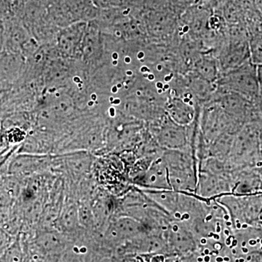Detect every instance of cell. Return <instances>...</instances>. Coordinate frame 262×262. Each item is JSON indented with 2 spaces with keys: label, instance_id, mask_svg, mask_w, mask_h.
Wrapping results in <instances>:
<instances>
[{
  "label": "cell",
  "instance_id": "9",
  "mask_svg": "<svg viewBox=\"0 0 262 262\" xmlns=\"http://www.w3.org/2000/svg\"><path fill=\"white\" fill-rule=\"evenodd\" d=\"M194 70L198 77L211 83H215L221 75L218 59L212 56L201 57L196 60Z\"/></svg>",
  "mask_w": 262,
  "mask_h": 262
},
{
  "label": "cell",
  "instance_id": "13",
  "mask_svg": "<svg viewBox=\"0 0 262 262\" xmlns=\"http://www.w3.org/2000/svg\"><path fill=\"white\" fill-rule=\"evenodd\" d=\"M103 2L110 3V4L120 5L122 4L123 0H102Z\"/></svg>",
  "mask_w": 262,
  "mask_h": 262
},
{
  "label": "cell",
  "instance_id": "11",
  "mask_svg": "<svg viewBox=\"0 0 262 262\" xmlns=\"http://www.w3.org/2000/svg\"><path fill=\"white\" fill-rule=\"evenodd\" d=\"M10 0H0V14H5L9 11Z\"/></svg>",
  "mask_w": 262,
  "mask_h": 262
},
{
  "label": "cell",
  "instance_id": "8",
  "mask_svg": "<svg viewBox=\"0 0 262 262\" xmlns=\"http://www.w3.org/2000/svg\"><path fill=\"white\" fill-rule=\"evenodd\" d=\"M147 189H172L169 183L168 168L162 154L153 160L143 178Z\"/></svg>",
  "mask_w": 262,
  "mask_h": 262
},
{
  "label": "cell",
  "instance_id": "4",
  "mask_svg": "<svg viewBox=\"0 0 262 262\" xmlns=\"http://www.w3.org/2000/svg\"><path fill=\"white\" fill-rule=\"evenodd\" d=\"M156 138L158 145L163 149H183L190 146L189 125L176 123L166 113L160 119Z\"/></svg>",
  "mask_w": 262,
  "mask_h": 262
},
{
  "label": "cell",
  "instance_id": "5",
  "mask_svg": "<svg viewBox=\"0 0 262 262\" xmlns=\"http://www.w3.org/2000/svg\"><path fill=\"white\" fill-rule=\"evenodd\" d=\"M199 106L192 95H170L165 101L164 110L173 121L183 126L192 124L198 115Z\"/></svg>",
  "mask_w": 262,
  "mask_h": 262
},
{
  "label": "cell",
  "instance_id": "15",
  "mask_svg": "<svg viewBox=\"0 0 262 262\" xmlns=\"http://www.w3.org/2000/svg\"><path fill=\"white\" fill-rule=\"evenodd\" d=\"M261 164H262V162H261ZM261 164H260V165H261ZM259 165H258V166H259Z\"/></svg>",
  "mask_w": 262,
  "mask_h": 262
},
{
  "label": "cell",
  "instance_id": "6",
  "mask_svg": "<svg viewBox=\"0 0 262 262\" xmlns=\"http://www.w3.org/2000/svg\"><path fill=\"white\" fill-rule=\"evenodd\" d=\"M232 182L226 177L199 170L195 194L208 201L223 194H231Z\"/></svg>",
  "mask_w": 262,
  "mask_h": 262
},
{
  "label": "cell",
  "instance_id": "12",
  "mask_svg": "<svg viewBox=\"0 0 262 262\" xmlns=\"http://www.w3.org/2000/svg\"><path fill=\"white\" fill-rule=\"evenodd\" d=\"M258 86H259L260 95L262 97V66H256Z\"/></svg>",
  "mask_w": 262,
  "mask_h": 262
},
{
  "label": "cell",
  "instance_id": "1",
  "mask_svg": "<svg viewBox=\"0 0 262 262\" xmlns=\"http://www.w3.org/2000/svg\"><path fill=\"white\" fill-rule=\"evenodd\" d=\"M169 183L174 191L194 194L198 177V161L191 146L183 149H163Z\"/></svg>",
  "mask_w": 262,
  "mask_h": 262
},
{
  "label": "cell",
  "instance_id": "7",
  "mask_svg": "<svg viewBox=\"0 0 262 262\" xmlns=\"http://www.w3.org/2000/svg\"><path fill=\"white\" fill-rule=\"evenodd\" d=\"M261 192L262 179L256 168L239 170L233 176L231 194L243 196Z\"/></svg>",
  "mask_w": 262,
  "mask_h": 262
},
{
  "label": "cell",
  "instance_id": "16",
  "mask_svg": "<svg viewBox=\"0 0 262 262\" xmlns=\"http://www.w3.org/2000/svg\"><path fill=\"white\" fill-rule=\"evenodd\" d=\"M261 98H262V97H261Z\"/></svg>",
  "mask_w": 262,
  "mask_h": 262
},
{
  "label": "cell",
  "instance_id": "2",
  "mask_svg": "<svg viewBox=\"0 0 262 262\" xmlns=\"http://www.w3.org/2000/svg\"><path fill=\"white\" fill-rule=\"evenodd\" d=\"M261 124L246 123L234 135L232 148L227 160L237 171L256 168L262 162L259 144Z\"/></svg>",
  "mask_w": 262,
  "mask_h": 262
},
{
  "label": "cell",
  "instance_id": "10",
  "mask_svg": "<svg viewBox=\"0 0 262 262\" xmlns=\"http://www.w3.org/2000/svg\"><path fill=\"white\" fill-rule=\"evenodd\" d=\"M249 34L250 60L253 64L262 66V32L257 27Z\"/></svg>",
  "mask_w": 262,
  "mask_h": 262
},
{
  "label": "cell",
  "instance_id": "14",
  "mask_svg": "<svg viewBox=\"0 0 262 262\" xmlns=\"http://www.w3.org/2000/svg\"><path fill=\"white\" fill-rule=\"evenodd\" d=\"M259 144L260 148H261V152H262V124L260 125L259 128Z\"/></svg>",
  "mask_w": 262,
  "mask_h": 262
},
{
  "label": "cell",
  "instance_id": "3",
  "mask_svg": "<svg viewBox=\"0 0 262 262\" xmlns=\"http://www.w3.org/2000/svg\"><path fill=\"white\" fill-rule=\"evenodd\" d=\"M215 84L219 91L236 93L251 101L261 98L256 66L251 60L237 68L221 73Z\"/></svg>",
  "mask_w": 262,
  "mask_h": 262
}]
</instances>
